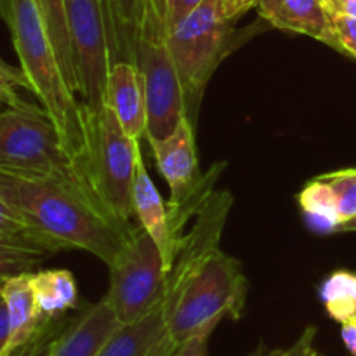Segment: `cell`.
Segmentation results:
<instances>
[{
	"label": "cell",
	"instance_id": "1",
	"mask_svg": "<svg viewBox=\"0 0 356 356\" xmlns=\"http://www.w3.org/2000/svg\"><path fill=\"white\" fill-rule=\"evenodd\" d=\"M0 198L45 250H86L106 266L136 228L108 218L72 179L21 177L0 170Z\"/></svg>",
	"mask_w": 356,
	"mask_h": 356
},
{
	"label": "cell",
	"instance_id": "2",
	"mask_svg": "<svg viewBox=\"0 0 356 356\" xmlns=\"http://www.w3.org/2000/svg\"><path fill=\"white\" fill-rule=\"evenodd\" d=\"M7 26L30 90L54 120L63 148L73 162L83 146L82 103L63 73L35 0H10Z\"/></svg>",
	"mask_w": 356,
	"mask_h": 356
},
{
	"label": "cell",
	"instance_id": "3",
	"mask_svg": "<svg viewBox=\"0 0 356 356\" xmlns=\"http://www.w3.org/2000/svg\"><path fill=\"white\" fill-rule=\"evenodd\" d=\"M82 152L73 160L80 186L108 218L132 228L136 141L127 138L108 104L92 108L82 103Z\"/></svg>",
	"mask_w": 356,
	"mask_h": 356
},
{
	"label": "cell",
	"instance_id": "4",
	"mask_svg": "<svg viewBox=\"0 0 356 356\" xmlns=\"http://www.w3.org/2000/svg\"><path fill=\"white\" fill-rule=\"evenodd\" d=\"M247 294L242 264L219 249L163 301L170 341L179 346L202 330H214L225 318L238 320Z\"/></svg>",
	"mask_w": 356,
	"mask_h": 356
},
{
	"label": "cell",
	"instance_id": "5",
	"mask_svg": "<svg viewBox=\"0 0 356 356\" xmlns=\"http://www.w3.org/2000/svg\"><path fill=\"white\" fill-rule=\"evenodd\" d=\"M235 21L222 0H204L169 31V47L184 99V113L197 129L204 92L226 56L238 47Z\"/></svg>",
	"mask_w": 356,
	"mask_h": 356
},
{
	"label": "cell",
	"instance_id": "6",
	"mask_svg": "<svg viewBox=\"0 0 356 356\" xmlns=\"http://www.w3.org/2000/svg\"><path fill=\"white\" fill-rule=\"evenodd\" d=\"M0 170L21 177H61L79 183L51 115L23 99L0 111Z\"/></svg>",
	"mask_w": 356,
	"mask_h": 356
},
{
	"label": "cell",
	"instance_id": "7",
	"mask_svg": "<svg viewBox=\"0 0 356 356\" xmlns=\"http://www.w3.org/2000/svg\"><path fill=\"white\" fill-rule=\"evenodd\" d=\"M110 270L106 302L122 325L141 320L165 298L167 271L155 240L141 228L132 229Z\"/></svg>",
	"mask_w": 356,
	"mask_h": 356
},
{
	"label": "cell",
	"instance_id": "8",
	"mask_svg": "<svg viewBox=\"0 0 356 356\" xmlns=\"http://www.w3.org/2000/svg\"><path fill=\"white\" fill-rule=\"evenodd\" d=\"M66 23L75 65L76 94L87 106L104 104L111 58L110 13L106 0H65Z\"/></svg>",
	"mask_w": 356,
	"mask_h": 356
},
{
	"label": "cell",
	"instance_id": "9",
	"mask_svg": "<svg viewBox=\"0 0 356 356\" xmlns=\"http://www.w3.org/2000/svg\"><path fill=\"white\" fill-rule=\"evenodd\" d=\"M233 195L228 190L214 191L204 207L195 216V225L186 233L181 243L179 254L176 257L172 270L167 277L165 299L176 294L181 285L212 256L221 249V236L228 221L229 211L233 207Z\"/></svg>",
	"mask_w": 356,
	"mask_h": 356
},
{
	"label": "cell",
	"instance_id": "10",
	"mask_svg": "<svg viewBox=\"0 0 356 356\" xmlns=\"http://www.w3.org/2000/svg\"><path fill=\"white\" fill-rule=\"evenodd\" d=\"M155 156L156 167L170 188L167 204L183 200L200 181L202 170L198 165L195 127L186 117H181L172 134L167 138H146Z\"/></svg>",
	"mask_w": 356,
	"mask_h": 356
},
{
	"label": "cell",
	"instance_id": "11",
	"mask_svg": "<svg viewBox=\"0 0 356 356\" xmlns=\"http://www.w3.org/2000/svg\"><path fill=\"white\" fill-rule=\"evenodd\" d=\"M132 212L138 216L139 226L155 240L165 264L167 277L172 270L179 254L176 243L170 238L169 218H167V202L162 200L155 183L149 177L141 145H134V183H132Z\"/></svg>",
	"mask_w": 356,
	"mask_h": 356
},
{
	"label": "cell",
	"instance_id": "12",
	"mask_svg": "<svg viewBox=\"0 0 356 356\" xmlns=\"http://www.w3.org/2000/svg\"><path fill=\"white\" fill-rule=\"evenodd\" d=\"M104 104L113 110L129 139L141 141V138H145L148 124L145 80L134 63L117 61L111 65L108 72Z\"/></svg>",
	"mask_w": 356,
	"mask_h": 356
},
{
	"label": "cell",
	"instance_id": "13",
	"mask_svg": "<svg viewBox=\"0 0 356 356\" xmlns=\"http://www.w3.org/2000/svg\"><path fill=\"white\" fill-rule=\"evenodd\" d=\"M256 7L277 30L306 35L344 54L322 0H257Z\"/></svg>",
	"mask_w": 356,
	"mask_h": 356
},
{
	"label": "cell",
	"instance_id": "14",
	"mask_svg": "<svg viewBox=\"0 0 356 356\" xmlns=\"http://www.w3.org/2000/svg\"><path fill=\"white\" fill-rule=\"evenodd\" d=\"M120 325L103 298L59 330L51 356H97Z\"/></svg>",
	"mask_w": 356,
	"mask_h": 356
},
{
	"label": "cell",
	"instance_id": "15",
	"mask_svg": "<svg viewBox=\"0 0 356 356\" xmlns=\"http://www.w3.org/2000/svg\"><path fill=\"white\" fill-rule=\"evenodd\" d=\"M176 350L167 334L162 302L138 322L118 327L97 356H170Z\"/></svg>",
	"mask_w": 356,
	"mask_h": 356
},
{
	"label": "cell",
	"instance_id": "16",
	"mask_svg": "<svg viewBox=\"0 0 356 356\" xmlns=\"http://www.w3.org/2000/svg\"><path fill=\"white\" fill-rule=\"evenodd\" d=\"M10 323V355H17L35 343L52 323H47L38 312L31 285V271L2 282ZM56 323V322H54Z\"/></svg>",
	"mask_w": 356,
	"mask_h": 356
},
{
	"label": "cell",
	"instance_id": "17",
	"mask_svg": "<svg viewBox=\"0 0 356 356\" xmlns=\"http://www.w3.org/2000/svg\"><path fill=\"white\" fill-rule=\"evenodd\" d=\"M38 312L47 323H54L70 309L79 308V289L68 270L31 271Z\"/></svg>",
	"mask_w": 356,
	"mask_h": 356
},
{
	"label": "cell",
	"instance_id": "18",
	"mask_svg": "<svg viewBox=\"0 0 356 356\" xmlns=\"http://www.w3.org/2000/svg\"><path fill=\"white\" fill-rule=\"evenodd\" d=\"M298 204L313 232L322 235L337 233L341 226L339 209L332 188L322 176L305 184L298 195Z\"/></svg>",
	"mask_w": 356,
	"mask_h": 356
},
{
	"label": "cell",
	"instance_id": "19",
	"mask_svg": "<svg viewBox=\"0 0 356 356\" xmlns=\"http://www.w3.org/2000/svg\"><path fill=\"white\" fill-rule=\"evenodd\" d=\"M110 13L111 58L113 63L131 61L136 65V38L145 0H106Z\"/></svg>",
	"mask_w": 356,
	"mask_h": 356
},
{
	"label": "cell",
	"instance_id": "20",
	"mask_svg": "<svg viewBox=\"0 0 356 356\" xmlns=\"http://www.w3.org/2000/svg\"><path fill=\"white\" fill-rule=\"evenodd\" d=\"M225 169L226 162L212 163V165L209 167L207 172L202 174L197 186H195L183 200L176 202V204H167L170 238L176 243L177 250L181 249V243H183L184 228H186L188 221L200 212V209L204 207L205 202H207L209 198H211V195L214 193L216 183L219 181L221 174L225 172Z\"/></svg>",
	"mask_w": 356,
	"mask_h": 356
},
{
	"label": "cell",
	"instance_id": "21",
	"mask_svg": "<svg viewBox=\"0 0 356 356\" xmlns=\"http://www.w3.org/2000/svg\"><path fill=\"white\" fill-rule=\"evenodd\" d=\"M35 3H37L42 19H44L49 38H51L52 45H54L56 54H58L59 63H61L63 73H65L73 92L76 94L75 65H73L68 23H66L65 0H35Z\"/></svg>",
	"mask_w": 356,
	"mask_h": 356
},
{
	"label": "cell",
	"instance_id": "22",
	"mask_svg": "<svg viewBox=\"0 0 356 356\" xmlns=\"http://www.w3.org/2000/svg\"><path fill=\"white\" fill-rule=\"evenodd\" d=\"M318 296L334 322L343 323L356 316V273L350 270L332 271L320 285Z\"/></svg>",
	"mask_w": 356,
	"mask_h": 356
},
{
	"label": "cell",
	"instance_id": "23",
	"mask_svg": "<svg viewBox=\"0 0 356 356\" xmlns=\"http://www.w3.org/2000/svg\"><path fill=\"white\" fill-rule=\"evenodd\" d=\"M51 254L30 243L0 238V284L7 278L33 271Z\"/></svg>",
	"mask_w": 356,
	"mask_h": 356
},
{
	"label": "cell",
	"instance_id": "24",
	"mask_svg": "<svg viewBox=\"0 0 356 356\" xmlns=\"http://www.w3.org/2000/svg\"><path fill=\"white\" fill-rule=\"evenodd\" d=\"M323 179L332 188L339 209L341 225L356 218V167L323 174Z\"/></svg>",
	"mask_w": 356,
	"mask_h": 356
},
{
	"label": "cell",
	"instance_id": "25",
	"mask_svg": "<svg viewBox=\"0 0 356 356\" xmlns=\"http://www.w3.org/2000/svg\"><path fill=\"white\" fill-rule=\"evenodd\" d=\"M330 23L337 35L343 52L356 59V16H343V14H330Z\"/></svg>",
	"mask_w": 356,
	"mask_h": 356
},
{
	"label": "cell",
	"instance_id": "26",
	"mask_svg": "<svg viewBox=\"0 0 356 356\" xmlns=\"http://www.w3.org/2000/svg\"><path fill=\"white\" fill-rule=\"evenodd\" d=\"M16 87H24L30 90L26 76L21 68H13L6 61H0V92L7 97V104H14L21 99L16 94Z\"/></svg>",
	"mask_w": 356,
	"mask_h": 356
},
{
	"label": "cell",
	"instance_id": "27",
	"mask_svg": "<svg viewBox=\"0 0 356 356\" xmlns=\"http://www.w3.org/2000/svg\"><path fill=\"white\" fill-rule=\"evenodd\" d=\"M316 329L306 327L301 336L294 341L289 348H278V350L268 351L266 356H322L315 346Z\"/></svg>",
	"mask_w": 356,
	"mask_h": 356
},
{
	"label": "cell",
	"instance_id": "28",
	"mask_svg": "<svg viewBox=\"0 0 356 356\" xmlns=\"http://www.w3.org/2000/svg\"><path fill=\"white\" fill-rule=\"evenodd\" d=\"M0 238L14 240V242L30 243V245H35V247H40V249H44V247H42L40 243H38L37 240L33 238V235L30 233V229H28L26 226L23 225V222L17 221V219H14V218H10V216L2 214V212H0ZM47 252H49V250H47ZM49 254H51V252H49Z\"/></svg>",
	"mask_w": 356,
	"mask_h": 356
},
{
	"label": "cell",
	"instance_id": "29",
	"mask_svg": "<svg viewBox=\"0 0 356 356\" xmlns=\"http://www.w3.org/2000/svg\"><path fill=\"white\" fill-rule=\"evenodd\" d=\"M204 0H163L165 3V23L169 31L176 28L184 17L193 13Z\"/></svg>",
	"mask_w": 356,
	"mask_h": 356
},
{
	"label": "cell",
	"instance_id": "30",
	"mask_svg": "<svg viewBox=\"0 0 356 356\" xmlns=\"http://www.w3.org/2000/svg\"><path fill=\"white\" fill-rule=\"evenodd\" d=\"M58 325L52 323L37 341H35L31 346H28L26 350H23L21 353L14 356H51L52 350H54L56 337H58Z\"/></svg>",
	"mask_w": 356,
	"mask_h": 356
},
{
	"label": "cell",
	"instance_id": "31",
	"mask_svg": "<svg viewBox=\"0 0 356 356\" xmlns=\"http://www.w3.org/2000/svg\"><path fill=\"white\" fill-rule=\"evenodd\" d=\"M214 330H202L177 346L179 356H207V344Z\"/></svg>",
	"mask_w": 356,
	"mask_h": 356
},
{
	"label": "cell",
	"instance_id": "32",
	"mask_svg": "<svg viewBox=\"0 0 356 356\" xmlns=\"http://www.w3.org/2000/svg\"><path fill=\"white\" fill-rule=\"evenodd\" d=\"M0 356H13L10 355L9 313H7L6 299L2 294V284H0Z\"/></svg>",
	"mask_w": 356,
	"mask_h": 356
},
{
	"label": "cell",
	"instance_id": "33",
	"mask_svg": "<svg viewBox=\"0 0 356 356\" xmlns=\"http://www.w3.org/2000/svg\"><path fill=\"white\" fill-rule=\"evenodd\" d=\"M327 14H343V16H356V0H322Z\"/></svg>",
	"mask_w": 356,
	"mask_h": 356
},
{
	"label": "cell",
	"instance_id": "34",
	"mask_svg": "<svg viewBox=\"0 0 356 356\" xmlns=\"http://www.w3.org/2000/svg\"><path fill=\"white\" fill-rule=\"evenodd\" d=\"M341 339L351 356H356V316L341 323Z\"/></svg>",
	"mask_w": 356,
	"mask_h": 356
},
{
	"label": "cell",
	"instance_id": "35",
	"mask_svg": "<svg viewBox=\"0 0 356 356\" xmlns=\"http://www.w3.org/2000/svg\"><path fill=\"white\" fill-rule=\"evenodd\" d=\"M222 3H225L226 14L229 16V19L236 21L242 14L256 7L257 0H222Z\"/></svg>",
	"mask_w": 356,
	"mask_h": 356
},
{
	"label": "cell",
	"instance_id": "36",
	"mask_svg": "<svg viewBox=\"0 0 356 356\" xmlns=\"http://www.w3.org/2000/svg\"><path fill=\"white\" fill-rule=\"evenodd\" d=\"M0 17H2L6 23H9V19H10V0H0Z\"/></svg>",
	"mask_w": 356,
	"mask_h": 356
},
{
	"label": "cell",
	"instance_id": "37",
	"mask_svg": "<svg viewBox=\"0 0 356 356\" xmlns=\"http://www.w3.org/2000/svg\"><path fill=\"white\" fill-rule=\"evenodd\" d=\"M337 233H356V218L348 222H343V225L337 228Z\"/></svg>",
	"mask_w": 356,
	"mask_h": 356
},
{
	"label": "cell",
	"instance_id": "38",
	"mask_svg": "<svg viewBox=\"0 0 356 356\" xmlns=\"http://www.w3.org/2000/svg\"><path fill=\"white\" fill-rule=\"evenodd\" d=\"M266 355H268L266 348H264V344H261V346H257L252 353H249L247 356H266Z\"/></svg>",
	"mask_w": 356,
	"mask_h": 356
},
{
	"label": "cell",
	"instance_id": "39",
	"mask_svg": "<svg viewBox=\"0 0 356 356\" xmlns=\"http://www.w3.org/2000/svg\"><path fill=\"white\" fill-rule=\"evenodd\" d=\"M6 103V97H3V94H0V104Z\"/></svg>",
	"mask_w": 356,
	"mask_h": 356
},
{
	"label": "cell",
	"instance_id": "40",
	"mask_svg": "<svg viewBox=\"0 0 356 356\" xmlns=\"http://www.w3.org/2000/svg\"><path fill=\"white\" fill-rule=\"evenodd\" d=\"M170 356H179V355H177V350H176V351H174V353H172V355H170Z\"/></svg>",
	"mask_w": 356,
	"mask_h": 356
},
{
	"label": "cell",
	"instance_id": "41",
	"mask_svg": "<svg viewBox=\"0 0 356 356\" xmlns=\"http://www.w3.org/2000/svg\"><path fill=\"white\" fill-rule=\"evenodd\" d=\"M0 94H2V92H0ZM3 97H6V96H3ZM6 104H7V97H6Z\"/></svg>",
	"mask_w": 356,
	"mask_h": 356
},
{
	"label": "cell",
	"instance_id": "42",
	"mask_svg": "<svg viewBox=\"0 0 356 356\" xmlns=\"http://www.w3.org/2000/svg\"><path fill=\"white\" fill-rule=\"evenodd\" d=\"M0 61H3V59H2V58H0Z\"/></svg>",
	"mask_w": 356,
	"mask_h": 356
}]
</instances>
